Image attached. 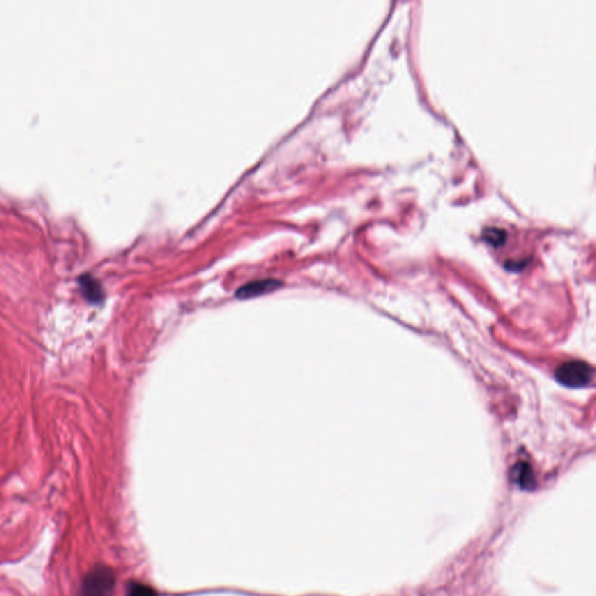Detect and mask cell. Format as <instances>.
<instances>
[{
	"instance_id": "6da1fadb",
	"label": "cell",
	"mask_w": 596,
	"mask_h": 596,
	"mask_svg": "<svg viewBox=\"0 0 596 596\" xmlns=\"http://www.w3.org/2000/svg\"><path fill=\"white\" fill-rule=\"evenodd\" d=\"M116 575L110 567L96 566L83 579L79 596H112Z\"/></svg>"
},
{
	"instance_id": "7a4b0ae2",
	"label": "cell",
	"mask_w": 596,
	"mask_h": 596,
	"mask_svg": "<svg viewBox=\"0 0 596 596\" xmlns=\"http://www.w3.org/2000/svg\"><path fill=\"white\" fill-rule=\"evenodd\" d=\"M594 371L582 361H568L555 371V378L563 386L582 388L592 382Z\"/></svg>"
},
{
	"instance_id": "3957f363",
	"label": "cell",
	"mask_w": 596,
	"mask_h": 596,
	"mask_svg": "<svg viewBox=\"0 0 596 596\" xmlns=\"http://www.w3.org/2000/svg\"><path fill=\"white\" fill-rule=\"evenodd\" d=\"M282 287L281 282L276 280H261V281L251 282L248 285L241 287L236 291V297L241 300H247L253 297L263 296L265 294L273 293Z\"/></svg>"
},
{
	"instance_id": "277c9868",
	"label": "cell",
	"mask_w": 596,
	"mask_h": 596,
	"mask_svg": "<svg viewBox=\"0 0 596 596\" xmlns=\"http://www.w3.org/2000/svg\"><path fill=\"white\" fill-rule=\"evenodd\" d=\"M79 287L83 296L92 303H101L104 300V291L99 282L90 275H83L79 278Z\"/></svg>"
},
{
	"instance_id": "5b68a950",
	"label": "cell",
	"mask_w": 596,
	"mask_h": 596,
	"mask_svg": "<svg viewBox=\"0 0 596 596\" xmlns=\"http://www.w3.org/2000/svg\"><path fill=\"white\" fill-rule=\"evenodd\" d=\"M515 480L522 488H531L533 484V475L529 465L520 464L514 469Z\"/></svg>"
},
{
	"instance_id": "8992f818",
	"label": "cell",
	"mask_w": 596,
	"mask_h": 596,
	"mask_svg": "<svg viewBox=\"0 0 596 596\" xmlns=\"http://www.w3.org/2000/svg\"><path fill=\"white\" fill-rule=\"evenodd\" d=\"M127 596H158L154 589L140 582H131L127 587Z\"/></svg>"
},
{
	"instance_id": "52a82bcc",
	"label": "cell",
	"mask_w": 596,
	"mask_h": 596,
	"mask_svg": "<svg viewBox=\"0 0 596 596\" xmlns=\"http://www.w3.org/2000/svg\"><path fill=\"white\" fill-rule=\"evenodd\" d=\"M484 236L489 244L500 246L506 240V231L497 227H489L484 231Z\"/></svg>"
}]
</instances>
